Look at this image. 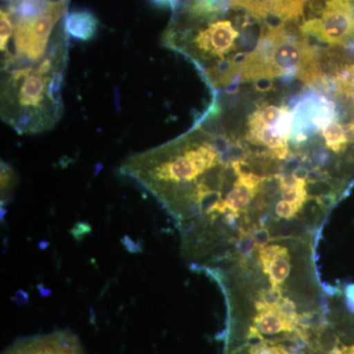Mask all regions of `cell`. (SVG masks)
Wrapping results in <instances>:
<instances>
[{
  "label": "cell",
  "mask_w": 354,
  "mask_h": 354,
  "mask_svg": "<svg viewBox=\"0 0 354 354\" xmlns=\"http://www.w3.org/2000/svg\"><path fill=\"white\" fill-rule=\"evenodd\" d=\"M254 241H255V248L258 251L264 249L267 244L271 241V234L266 227L256 228L253 232Z\"/></svg>",
  "instance_id": "16"
},
{
  "label": "cell",
  "mask_w": 354,
  "mask_h": 354,
  "mask_svg": "<svg viewBox=\"0 0 354 354\" xmlns=\"http://www.w3.org/2000/svg\"><path fill=\"white\" fill-rule=\"evenodd\" d=\"M306 184L307 183H305L300 185L293 186V187L283 188L281 190V195L283 201L293 203L298 206L304 207V203L308 199Z\"/></svg>",
  "instance_id": "9"
},
{
  "label": "cell",
  "mask_w": 354,
  "mask_h": 354,
  "mask_svg": "<svg viewBox=\"0 0 354 354\" xmlns=\"http://www.w3.org/2000/svg\"><path fill=\"white\" fill-rule=\"evenodd\" d=\"M265 178L253 172L245 176H237L234 186L223 199L227 211L235 213L244 211L260 192L261 185Z\"/></svg>",
  "instance_id": "5"
},
{
  "label": "cell",
  "mask_w": 354,
  "mask_h": 354,
  "mask_svg": "<svg viewBox=\"0 0 354 354\" xmlns=\"http://www.w3.org/2000/svg\"><path fill=\"white\" fill-rule=\"evenodd\" d=\"M241 235L239 237L237 247L243 257L249 258L253 252V249L255 248L253 234L250 232H244V230H241Z\"/></svg>",
  "instance_id": "15"
},
{
  "label": "cell",
  "mask_w": 354,
  "mask_h": 354,
  "mask_svg": "<svg viewBox=\"0 0 354 354\" xmlns=\"http://www.w3.org/2000/svg\"><path fill=\"white\" fill-rule=\"evenodd\" d=\"M308 0H283L285 23L293 22L304 16L305 4Z\"/></svg>",
  "instance_id": "12"
},
{
  "label": "cell",
  "mask_w": 354,
  "mask_h": 354,
  "mask_svg": "<svg viewBox=\"0 0 354 354\" xmlns=\"http://www.w3.org/2000/svg\"><path fill=\"white\" fill-rule=\"evenodd\" d=\"M13 32L1 44V116L20 134L55 127L64 111L69 0H6Z\"/></svg>",
  "instance_id": "1"
},
{
  "label": "cell",
  "mask_w": 354,
  "mask_h": 354,
  "mask_svg": "<svg viewBox=\"0 0 354 354\" xmlns=\"http://www.w3.org/2000/svg\"><path fill=\"white\" fill-rule=\"evenodd\" d=\"M281 299H283V293H281V286H272L269 290L260 293V301L270 308L276 309Z\"/></svg>",
  "instance_id": "13"
},
{
  "label": "cell",
  "mask_w": 354,
  "mask_h": 354,
  "mask_svg": "<svg viewBox=\"0 0 354 354\" xmlns=\"http://www.w3.org/2000/svg\"><path fill=\"white\" fill-rule=\"evenodd\" d=\"M322 135L326 146L334 153H341L346 151L348 145V139L346 130L341 123L333 120L322 128Z\"/></svg>",
  "instance_id": "7"
},
{
  "label": "cell",
  "mask_w": 354,
  "mask_h": 354,
  "mask_svg": "<svg viewBox=\"0 0 354 354\" xmlns=\"http://www.w3.org/2000/svg\"><path fill=\"white\" fill-rule=\"evenodd\" d=\"M276 310L279 312V315L286 319L288 322L301 328L299 325L300 315L297 314V306H295V302L290 300V298H283L278 306H277Z\"/></svg>",
  "instance_id": "11"
},
{
  "label": "cell",
  "mask_w": 354,
  "mask_h": 354,
  "mask_svg": "<svg viewBox=\"0 0 354 354\" xmlns=\"http://www.w3.org/2000/svg\"><path fill=\"white\" fill-rule=\"evenodd\" d=\"M3 354H86L82 344L70 330L25 337L14 342Z\"/></svg>",
  "instance_id": "4"
},
{
  "label": "cell",
  "mask_w": 354,
  "mask_h": 354,
  "mask_svg": "<svg viewBox=\"0 0 354 354\" xmlns=\"http://www.w3.org/2000/svg\"><path fill=\"white\" fill-rule=\"evenodd\" d=\"M316 202L318 203L320 206L324 208L328 209L332 207L333 205L335 204V199H337V195L335 194H327L321 195V196L314 198Z\"/></svg>",
  "instance_id": "17"
},
{
  "label": "cell",
  "mask_w": 354,
  "mask_h": 354,
  "mask_svg": "<svg viewBox=\"0 0 354 354\" xmlns=\"http://www.w3.org/2000/svg\"><path fill=\"white\" fill-rule=\"evenodd\" d=\"M99 28V20L88 10H74L65 18V30L68 36L81 41L94 38Z\"/></svg>",
  "instance_id": "6"
},
{
  "label": "cell",
  "mask_w": 354,
  "mask_h": 354,
  "mask_svg": "<svg viewBox=\"0 0 354 354\" xmlns=\"http://www.w3.org/2000/svg\"><path fill=\"white\" fill-rule=\"evenodd\" d=\"M153 4L160 7H169L174 12L178 10L183 0H152Z\"/></svg>",
  "instance_id": "18"
},
{
  "label": "cell",
  "mask_w": 354,
  "mask_h": 354,
  "mask_svg": "<svg viewBox=\"0 0 354 354\" xmlns=\"http://www.w3.org/2000/svg\"><path fill=\"white\" fill-rule=\"evenodd\" d=\"M288 252L286 247L281 245L266 246L264 249L259 251L260 263L262 265L263 271L265 274H269L270 267L274 260L281 254Z\"/></svg>",
  "instance_id": "10"
},
{
  "label": "cell",
  "mask_w": 354,
  "mask_h": 354,
  "mask_svg": "<svg viewBox=\"0 0 354 354\" xmlns=\"http://www.w3.org/2000/svg\"><path fill=\"white\" fill-rule=\"evenodd\" d=\"M329 354H354V344L351 346L337 344V346Z\"/></svg>",
  "instance_id": "20"
},
{
  "label": "cell",
  "mask_w": 354,
  "mask_h": 354,
  "mask_svg": "<svg viewBox=\"0 0 354 354\" xmlns=\"http://www.w3.org/2000/svg\"><path fill=\"white\" fill-rule=\"evenodd\" d=\"M304 36L315 37L332 46H344L354 38V10L351 0H328L325 10L299 27Z\"/></svg>",
  "instance_id": "3"
},
{
  "label": "cell",
  "mask_w": 354,
  "mask_h": 354,
  "mask_svg": "<svg viewBox=\"0 0 354 354\" xmlns=\"http://www.w3.org/2000/svg\"><path fill=\"white\" fill-rule=\"evenodd\" d=\"M290 272V255L288 252L279 255L272 263L269 270L270 281L272 286H281L285 283Z\"/></svg>",
  "instance_id": "8"
},
{
  "label": "cell",
  "mask_w": 354,
  "mask_h": 354,
  "mask_svg": "<svg viewBox=\"0 0 354 354\" xmlns=\"http://www.w3.org/2000/svg\"><path fill=\"white\" fill-rule=\"evenodd\" d=\"M316 65L315 50L305 36H290L285 24H264L255 50L242 59L241 78L242 82L272 81L283 76L299 78Z\"/></svg>",
  "instance_id": "2"
},
{
  "label": "cell",
  "mask_w": 354,
  "mask_h": 354,
  "mask_svg": "<svg viewBox=\"0 0 354 354\" xmlns=\"http://www.w3.org/2000/svg\"><path fill=\"white\" fill-rule=\"evenodd\" d=\"M301 209L302 207L298 206L297 204L283 201H283L278 202L274 212H276V215L278 216L279 218L290 220V218H295L298 212Z\"/></svg>",
  "instance_id": "14"
},
{
  "label": "cell",
  "mask_w": 354,
  "mask_h": 354,
  "mask_svg": "<svg viewBox=\"0 0 354 354\" xmlns=\"http://www.w3.org/2000/svg\"><path fill=\"white\" fill-rule=\"evenodd\" d=\"M344 295H346V305H348V309L354 313V283H349L346 286Z\"/></svg>",
  "instance_id": "19"
}]
</instances>
